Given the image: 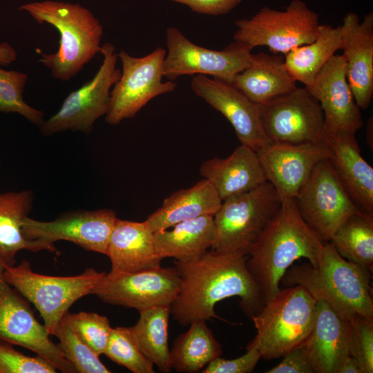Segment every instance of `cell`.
I'll use <instances>...</instances> for the list:
<instances>
[{
  "label": "cell",
  "mask_w": 373,
  "mask_h": 373,
  "mask_svg": "<svg viewBox=\"0 0 373 373\" xmlns=\"http://www.w3.org/2000/svg\"><path fill=\"white\" fill-rule=\"evenodd\" d=\"M247 254L209 249L189 260H174L181 280L179 293L171 306L173 319L182 326L197 321L219 318L216 305L238 296L239 306L251 320L265 304L247 267Z\"/></svg>",
  "instance_id": "obj_1"
},
{
  "label": "cell",
  "mask_w": 373,
  "mask_h": 373,
  "mask_svg": "<svg viewBox=\"0 0 373 373\" xmlns=\"http://www.w3.org/2000/svg\"><path fill=\"white\" fill-rule=\"evenodd\" d=\"M323 243L300 216L294 199L283 200L247 251V267L265 303L280 291L281 278L296 260L306 258L316 266Z\"/></svg>",
  "instance_id": "obj_2"
},
{
  "label": "cell",
  "mask_w": 373,
  "mask_h": 373,
  "mask_svg": "<svg viewBox=\"0 0 373 373\" xmlns=\"http://www.w3.org/2000/svg\"><path fill=\"white\" fill-rule=\"evenodd\" d=\"M280 283L285 287L302 286L343 318L360 314L373 319L370 271L342 257L329 242H324L316 266L291 265Z\"/></svg>",
  "instance_id": "obj_3"
},
{
  "label": "cell",
  "mask_w": 373,
  "mask_h": 373,
  "mask_svg": "<svg viewBox=\"0 0 373 373\" xmlns=\"http://www.w3.org/2000/svg\"><path fill=\"white\" fill-rule=\"evenodd\" d=\"M19 10L27 12L39 24H50L59 32L56 52L46 54L37 50L39 61L50 70L52 77L70 80L100 52L103 26L81 5L46 0L23 4Z\"/></svg>",
  "instance_id": "obj_4"
},
{
  "label": "cell",
  "mask_w": 373,
  "mask_h": 373,
  "mask_svg": "<svg viewBox=\"0 0 373 373\" xmlns=\"http://www.w3.org/2000/svg\"><path fill=\"white\" fill-rule=\"evenodd\" d=\"M316 299L300 285L286 287L267 300L251 321L257 334L246 347L271 361L301 346L314 326Z\"/></svg>",
  "instance_id": "obj_5"
},
{
  "label": "cell",
  "mask_w": 373,
  "mask_h": 373,
  "mask_svg": "<svg viewBox=\"0 0 373 373\" xmlns=\"http://www.w3.org/2000/svg\"><path fill=\"white\" fill-rule=\"evenodd\" d=\"M94 268L73 276H52L34 272L30 262L6 267L3 278L39 312L50 335L60 320L77 300L91 294L106 274Z\"/></svg>",
  "instance_id": "obj_6"
},
{
  "label": "cell",
  "mask_w": 373,
  "mask_h": 373,
  "mask_svg": "<svg viewBox=\"0 0 373 373\" xmlns=\"http://www.w3.org/2000/svg\"><path fill=\"white\" fill-rule=\"evenodd\" d=\"M280 204L281 200L269 181L223 200L213 215L215 237L211 249L247 254Z\"/></svg>",
  "instance_id": "obj_7"
},
{
  "label": "cell",
  "mask_w": 373,
  "mask_h": 373,
  "mask_svg": "<svg viewBox=\"0 0 373 373\" xmlns=\"http://www.w3.org/2000/svg\"><path fill=\"white\" fill-rule=\"evenodd\" d=\"M233 38L252 49L267 46L273 53L286 55L314 41L319 23L318 15L301 0H293L283 11L264 7L249 19L236 21Z\"/></svg>",
  "instance_id": "obj_8"
},
{
  "label": "cell",
  "mask_w": 373,
  "mask_h": 373,
  "mask_svg": "<svg viewBox=\"0 0 373 373\" xmlns=\"http://www.w3.org/2000/svg\"><path fill=\"white\" fill-rule=\"evenodd\" d=\"M102 63L92 79L72 91L58 111L39 126L45 136L72 131L89 134L95 121L106 115L110 105L111 91L121 75L116 67L118 53L111 43L101 46Z\"/></svg>",
  "instance_id": "obj_9"
},
{
  "label": "cell",
  "mask_w": 373,
  "mask_h": 373,
  "mask_svg": "<svg viewBox=\"0 0 373 373\" xmlns=\"http://www.w3.org/2000/svg\"><path fill=\"white\" fill-rule=\"evenodd\" d=\"M166 54V50L162 47L142 57L120 50L118 58L122 70L111 91L106 123L117 125L124 119L133 118L152 99L176 88L174 81L162 82Z\"/></svg>",
  "instance_id": "obj_10"
},
{
  "label": "cell",
  "mask_w": 373,
  "mask_h": 373,
  "mask_svg": "<svg viewBox=\"0 0 373 373\" xmlns=\"http://www.w3.org/2000/svg\"><path fill=\"white\" fill-rule=\"evenodd\" d=\"M166 37L162 75L167 80L202 75L232 83L251 61L252 48L241 42L234 41L222 50H211L193 44L175 27L166 29Z\"/></svg>",
  "instance_id": "obj_11"
},
{
  "label": "cell",
  "mask_w": 373,
  "mask_h": 373,
  "mask_svg": "<svg viewBox=\"0 0 373 373\" xmlns=\"http://www.w3.org/2000/svg\"><path fill=\"white\" fill-rule=\"evenodd\" d=\"M260 106L262 126L271 142H327L322 108L305 87L296 86Z\"/></svg>",
  "instance_id": "obj_12"
},
{
  "label": "cell",
  "mask_w": 373,
  "mask_h": 373,
  "mask_svg": "<svg viewBox=\"0 0 373 373\" xmlns=\"http://www.w3.org/2000/svg\"><path fill=\"white\" fill-rule=\"evenodd\" d=\"M298 212L323 242L360 211L337 178L329 159L319 162L294 198Z\"/></svg>",
  "instance_id": "obj_13"
},
{
  "label": "cell",
  "mask_w": 373,
  "mask_h": 373,
  "mask_svg": "<svg viewBox=\"0 0 373 373\" xmlns=\"http://www.w3.org/2000/svg\"><path fill=\"white\" fill-rule=\"evenodd\" d=\"M181 285L173 267H160L117 274H106L93 289L107 304L139 312L156 306H171Z\"/></svg>",
  "instance_id": "obj_14"
},
{
  "label": "cell",
  "mask_w": 373,
  "mask_h": 373,
  "mask_svg": "<svg viewBox=\"0 0 373 373\" xmlns=\"http://www.w3.org/2000/svg\"><path fill=\"white\" fill-rule=\"evenodd\" d=\"M49 336L44 325L35 317L28 300L0 273V339L35 352L61 372H77Z\"/></svg>",
  "instance_id": "obj_15"
},
{
  "label": "cell",
  "mask_w": 373,
  "mask_h": 373,
  "mask_svg": "<svg viewBox=\"0 0 373 373\" xmlns=\"http://www.w3.org/2000/svg\"><path fill=\"white\" fill-rule=\"evenodd\" d=\"M117 218L108 209L68 211L52 221H39L26 216L22 232L28 240L52 245L58 240L71 242L82 249L106 254Z\"/></svg>",
  "instance_id": "obj_16"
},
{
  "label": "cell",
  "mask_w": 373,
  "mask_h": 373,
  "mask_svg": "<svg viewBox=\"0 0 373 373\" xmlns=\"http://www.w3.org/2000/svg\"><path fill=\"white\" fill-rule=\"evenodd\" d=\"M191 88L198 97L226 117L241 144L257 151L271 142L262 126L260 105L231 83L195 75H193Z\"/></svg>",
  "instance_id": "obj_17"
},
{
  "label": "cell",
  "mask_w": 373,
  "mask_h": 373,
  "mask_svg": "<svg viewBox=\"0 0 373 373\" xmlns=\"http://www.w3.org/2000/svg\"><path fill=\"white\" fill-rule=\"evenodd\" d=\"M281 202L294 198L315 166L332 156L327 143L270 142L256 151Z\"/></svg>",
  "instance_id": "obj_18"
},
{
  "label": "cell",
  "mask_w": 373,
  "mask_h": 373,
  "mask_svg": "<svg viewBox=\"0 0 373 373\" xmlns=\"http://www.w3.org/2000/svg\"><path fill=\"white\" fill-rule=\"evenodd\" d=\"M318 102L327 134H355L363 126L360 108L353 97L343 55H334L305 86Z\"/></svg>",
  "instance_id": "obj_19"
},
{
  "label": "cell",
  "mask_w": 373,
  "mask_h": 373,
  "mask_svg": "<svg viewBox=\"0 0 373 373\" xmlns=\"http://www.w3.org/2000/svg\"><path fill=\"white\" fill-rule=\"evenodd\" d=\"M341 27L347 81L356 104L365 109L373 95V13L360 21L356 13L348 12Z\"/></svg>",
  "instance_id": "obj_20"
},
{
  "label": "cell",
  "mask_w": 373,
  "mask_h": 373,
  "mask_svg": "<svg viewBox=\"0 0 373 373\" xmlns=\"http://www.w3.org/2000/svg\"><path fill=\"white\" fill-rule=\"evenodd\" d=\"M302 346L315 373H337L351 355L349 320L338 315L325 300H316L314 326Z\"/></svg>",
  "instance_id": "obj_21"
},
{
  "label": "cell",
  "mask_w": 373,
  "mask_h": 373,
  "mask_svg": "<svg viewBox=\"0 0 373 373\" xmlns=\"http://www.w3.org/2000/svg\"><path fill=\"white\" fill-rule=\"evenodd\" d=\"M329 162L345 191L361 211L373 215V169L361 153L355 134H327Z\"/></svg>",
  "instance_id": "obj_22"
},
{
  "label": "cell",
  "mask_w": 373,
  "mask_h": 373,
  "mask_svg": "<svg viewBox=\"0 0 373 373\" xmlns=\"http://www.w3.org/2000/svg\"><path fill=\"white\" fill-rule=\"evenodd\" d=\"M200 173L215 188L222 201L249 191L267 181L255 150L240 144L225 158L205 160Z\"/></svg>",
  "instance_id": "obj_23"
},
{
  "label": "cell",
  "mask_w": 373,
  "mask_h": 373,
  "mask_svg": "<svg viewBox=\"0 0 373 373\" xmlns=\"http://www.w3.org/2000/svg\"><path fill=\"white\" fill-rule=\"evenodd\" d=\"M111 262L109 274L135 272L160 267L153 233L145 221L117 219L106 254Z\"/></svg>",
  "instance_id": "obj_24"
},
{
  "label": "cell",
  "mask_w": 373,
  "mask_h": 373,
  "mask_svg": "<svg viewBox=\"0 0 373 373\" xmlns=\"http://www.w3.org/2000/svg\"><path fill=\"white\" fill-rule=\"evenodd\" d=\"M33 200L31 190L0 193V273L16 265V256L21 250L59 254L55 245L28 240L23 234L22 221L30 212Z\"/></svg>",
  "instance_id": "obj_25"
},
{
  "label": "cell",
  "mask_w": 373,
  "mask_h": 373,
  "mask_svg": "<svg viewBox=\"0 0 373 373\" xmlns=\"http://www.w3.org/2000/svg\"><path fill=\"white\" fill-rule=\"evenodd\" d=\"M222 202L211 183L203 178L190 188L173 193L145 222L155 233L186 220L213 216Z\"/></svg>",
  "instance_id": "obj_26"
},
{
  "label": "cell",
  "mask_w": 373,
  "mask_h": 373,
  "mask_svg": "<svg viewBox=\"0 0 373 373\" xmlns=\"http://www.w3.org/2000/svg\"><path fill=\"white\" fill-rule=\"evenodd\" d=\"M280 55L263 52L251 55L249 66L234 77L232 84L254 102L261 105L296 87Z\"/></svg>",
  "instance_id": "obj_27"
},
{
  "label": "cell",
  "mask_w": 373,
  "mask_h": 373,
  "mask_svg": "<svg viewBox=\"0 0 373 373\" xmlns=\"http://www.w3.org/2000/svg\"><path fill=\"white\" fill-rule=\"evenodd\" d=\"M214 237L213 216L207 215L153 233V242L160 258L183 261L195 258L210 249Z\"/></svg>",
  "instance_id": "obj_28"
},
{
  "label": "cell",
  "mask_w": 373,
  "mask_h": 373,
  "mask_svg": "<svg viewBox=\"0 0 373 373\" xmlns=\"http://www.w3.org/2000/svg\"><path fill=\"white\" fill-rule=\"evenodd\" d=\"M343 46L341 26L334 28L330 25H319L315 40L285 55L284 64L296 82L298 81L307 86L312 83L326 62Z\"/></svg>",
  "instance_id": "obj_29"
},
{
  "label": "cell",
  "mask_w": 373,
  "mask_h": 373,
  "mask_svg": "<svg viewBox=\"0 0 373 373\" xmlns=\"http://www.w3.org/2000/svg\"><path fill=\"white\" fill-rule=\"evenodd\" d=\"M189 325L187 331L176 338L170 350L172 370L179 372H200L222 353L221 345L206 321H197Z\"/></svg>",
  "instance_id": "obj_30"
},
{
  "label": "cell",
  "mask_w": 373,
  "mask_h": 373,
  "mask_svg": "<svg viewBox=\"0 0 373 373\" xmlns=\"http://www.w3.org/2000/svg\"><path fill=\"white\" fill-rule=\"evenodd\" d=\"M171 306H156L140 312L137 322L130 327L145 356L159 370H172L168 345V325Z\"/></svg>",
  "instance_id": "obj_31"
},
{
  "label": "cell",
  "mask_w": 373,
  "mask_h": 373,
  "mask_svg": "<svg viewBox=\"0 0 373 373\" xmlns=\"http://www.w3.org/2000/svg\"><path fill=\"white\" fill-rule=\"evenodd\" d=\"M329 242L342 257L372 271L373 215L361 211L351 215Z\"/></svg>",
  "instance_id": "obj_32"
},
{
  "label": "cell",
  "mask_w": 373,
  "mask_h": 373,
  "mask_svg": "<svg viewBox=\"0 0 373 373\" xmlns=\"http://www.w3.org/2000/svg\"><path fill=\"white\" fill-rule=\"evenodd\" d=\"M104 354L133 373L155 372L153 363L142 352L131 327H112Z\"/></svg>",
  "instance_id": "obj_33"
},
{
  "label": "cell",
  "mask_w": 373,
  "mask_h": 373,
  "mask_svg": "<svg viewBox=\"0 0 373 373\" xmlns=\"http://www.w3.org/2000/svg\"><path fill=\"white\" fill-rule=\"evenodd\" d=\"M52 335L59 341V346L66 358L79 373H109L111 371L96 354L73 330L67 313L57 325Z\"/></svg>",
  "instance_id": "obj_34"
},
{
  "label": "cell",
  "mask_w": 373,
  "mask_h": 373,
  "mask_svg": "<svg viewBox=\"0 0 373 373\" xmlns=\"http://www.w3.org/2000/svg\"><path fill=\"white\" fill-rule=\"evenodd\" d=\"M27 80L28 75L23 73L0 68V112L18 113L39 126L44 121V112L29 106L23 99Z\"/></svg>",
  "instance_id": "obj_35"
},
{
  "label": "cell",
  "mask_w": 373,
  "mask_h": 373,
  "mask_svg": "<svg viewBox=\"0 0 373 373\" xmlns=\"http://www.w3.org/2000/svg\"><path fill=\"white\" fill-rule=\"evenodd\" d=\"M70 326L98 356L104 354L112 329L108 318L93 312L67 313Z\"/></svg>",
  "instance_id": "obj_36"
},
{
  "label": "cell",
  "mask_w": 373,
  "mask_h": 373,
  "mask_svg": "<svg viewBox=\"0 0 373 373\" xmlns=\"http://www.w3.org/2000/svg\"><path fill=\"white\" fill-rule=\"evenodd\" d=\"M349 321L351 355L358 361L363 373H372L373 319L355 314Z\"/></svg>",
  "instance_id": "obj_37"
},
{
  "label": "cell",
  "mask_w": 373,
  "mask_h": 373,
  "mask_svg": "<svg viewBox=\"0 0 373 373\" xmlns=\"http://www.w3.org/2000/svg\"><path fill=\"white\" fill-rule=\"evenodd\" d=\"M13 344L0 339V373H55L57 369L37 356L31 357L19 352Z\"/></svg>",
  "instance_id": "obj_38"
},
{
  "label": "cell",
  "mask_w": 373,
  "mask_h": 373,
  "mask_svg": "<svg viewBox=\"0 0 373 373\" xmlns=\"http://www.w3.org/2000/svg\"><path fill=\"white\" fill-rule=\"evenodd\" d=\"M242 356L224 359L218 357L211 361L202 371L203 373H249L254 371L261 358L260 352L255 347H246Z\"/></svg>",
  "instance_id": "obj_39"
},
{
  "label": "cell",
  "mask_w": 373,
  "mask_h": 373,
  "mask_svg": "<svg viewBox=\"0 0 373 373\" xmlns=\"http://www.w3.org/2000/svg\"><path fill=\"white\" fill-rule=\"evenodd\" d=\"M266 373H315L311 361L301 345L283 356V360Z\"/></svg>",
  "instance_id": "obj_40"
},
{
  "label": "cell",
  "mask_w": 373,
  "mask_h": 373,
  "mask_svg": "<svg viewBox=\"0 0 373 373\" xmlns=\"http://www.w3.org/2000/svg\"><path fill=\"white\" fill-rule=\"evenodd\" d=\"M189 7L194 12L209 15H224L236 8L242 0H171Z\"/></svg>",
  "instance_id": "obj_41"
},
{
  "label": "cell",
  "mask_w": 373,
  "mask_h": 373,
  "mask_svg": "<svg viewBox=\"0 0 373 373\" xmlns=\"http://www.w3.org/2000/svg\"><path fill=\"white\" fill-rule=\"evenodd\" d=\"M17 54L14 47L5 41L0 44V65L7 66L17 59Z\"/></svg>",
  "instance_id": "obj_42"
},
{
  "label": "cell",
  "mask_w": 373,
  "mask_h": 373,
  "mask_svg": "<svg viewBox=\"0 0 373 373\" xmlns=\"http://www.w3.org/2000/svg\"><path fill=\"white\" fill-rule=\"evenodd\" d=\"M337 373H363V372L358 361L350 355L343 362Z\"/></svg>",
  "instance_id": "obj_43"
},
{
  "label": "cell",
  "mask_w": 373,
  "mask_h": 373,
  "mask_svg": "<svg viewBox=\"0 0 373 373\" xmlns=\"http://www.w3.org/2000/svg\"><path fill=\"white\" fill-rule=\"evenodd\" d=\"M366 130H367L366 136H367V143L369 144L370 146L371 143V146H372V142L370 140V134L372 135V117H370L367 122Z\"/></svg>",
  "instance_id": "obj_44"
},
{
  "label": "cell",
  "mask_w": 373,
  "mask_h": 373,
  "mask_svg": "<svg viewBox=\"0 0 373 373\" xmlns=\"http://www.w3.org/2000/svg\"><path fill=\"white\" fill-rule=\"evenodd\" d=\"M0 166H1V161H0Z\"/></svg>",
  "instance_id": "obj_45"
}]
</instances>
